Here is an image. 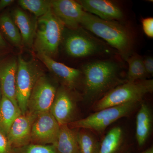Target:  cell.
I'll list each match as a JSON object with an SVG mask.
<instances>
[{
    "mask_svg": "<svg viewBox=\"0 0 153 153\" xmlns=\"http://www.w3.org/2000/svg\"><path fill=\"white\" fill-rule=\"evenodd\" d=\"M143 30L146 35L149 38L153 37V19L147 18L143 19L142 21Z\"/></svg>",
    "mask_w": 153,
    "mask_h": 153,
    "instance_id": "27",
    "label": "cell"
},
{
    "mask_svg": "<svg viewBox=\"0 0 153 153\" xmlns=\"http://www.w3.org/2000/svg\"><path fill=\"white\" fill-rule=\"evenodd\" d=\"M80 25L116 49L125 60L131 55V36L116 21H105L85 12Z\"/></svg>",
    "mask_w": 153,
    "mask_h": 153,
    "instance_id": "2",
    "label": "cell"
},
{
    "mask_svg": "<svg viewBox=\"0 0 153 153\" xmlns=\"http://www.w3.org/2000/svg\"><path fill=\"white\" fill-rule=\"evenodd\" d=\"M60 126L50 111L38 114L32 126L31 143L40 145L55 144Z\"/></svg>",
    "mask_w": 153,
    "mask_h": 153,
    "instance_id": "9",
    "label": "cell"
},
{
    "mask_svg": "<svg viewBox=\"0 0 153 153\" xmlns=\"http://www.w3.org/2000/svg\"><path fill=\"white\" fill-rule=\"evenodd\" d=\"M59 153H80L77 139V131L68 125L60 126L59 134L55 144Z\"/></svg>",
    "mask_w": 153,
    "mask_h": 153,
    "instance_id": "18",
    "label": "cell"
},
{
    "mask_svg": "<svg viewBox=\"0 0 153 153\" xmlns=\"http://www.w3.org/2000/svg\"><path fill=\"white\" fill-rule=\"evenodd\" d=\"M64 26L52 9L38 18L33 44L38 54H44L52 58L57 55Z\"/></svg>",
    "mask_w": 153,
    "mask_h": 153,
    "instance_id": "3",
    "label": "cell"
},
{
    "mask_svg": "<svg viewBox=\"0 0 153 153\" xmlns=\"http://www.w3.org/2000/svg\"><path fill=\"white\" fill-rule=\"evenodd\" d=\"M19 5L40 18L52 9V1L48 0H19Z\"/></svg>",
    "mask_w": 153,
    "mask_h": 153,
    "instance_id": "24",
    "label": "cell"
},
{
    "mask_svg": "<svg viewBox=\"0 0 153 153\" xmlns=\"http://www.w3.org/2000/svg\"><path fill=\"white\" fill-rule=\"evenodd\" d=\"M85 12L102 20L117 21L123 19V13L114 3L108 0H81L77 1Z\"/></svg>",
    "mask_w": 153,
    "mask_h": 153,
    "instance_id": "14",
    "label": "cell"
},
{
    "mask_svg": "<svg viewBox=\"0 0 153 153\" xmlns=\"http://www.w3.org/2000/svg\"><path fill=\"white\" fill-rule=\"evenodd\" d=\"M126 60L128 65L126 82H133L146 79L149 75L145 69L141 56L137 54H131Z\"/></svg>",
    "mask_w": 153,
    "mask_h": 153,
    "instance_id": "21",
    "label": "cell"
},
{
    "mask_svg": "<svg viewBox=\"0 0 153 153\" xmlns=\"http://www.w3.org/2000/svg\"><path fill=\"white\" fill-rule=\"evenodd\" d=\"M16 77L17 103L22 114L27 112L28 100L36 82L43 75L35 60L27 61L19 56Z\"/></svg>",
    "mask_w": 153,
    "mask_h": 153,
    "instance_id": "6",
    "label": "cell"
},
{
    "mask_svg": "<svg viewBox=\"0 0 153 153\" xmlns=\"http://www.w3.org/2000/svg\"><path fill=\"white\" fill-rule=\"evenodd\" d=\"M37 116L27 112L20 115L14 122L7 136L13 149L31 143L32 126Z\"/></svg>",
    "mask_w": 153,
    "mask_h": 153,
    "instance_id": "13",
    "label": "cell"
},
{
    "mask_svg": "<svg viewBox=\"0 0 153 153\" xmlns=\"http://www.w3.org/2000/svg\"><path fill=\"white\" fill-rule=\"evenodd\" d=\"M18 60L10 57L0 61V86L2 94L18 106L16 95Z\"/></svg>",
    "mask_w": 153,
    "mask_h": 153,
    "instance_id": "15",
    "label": "cell"
},
{
    "mask_svg": "<svg viewBox=\"0 0 153 153\" xmlns=\"http://www.w3.org/2000/svg\"><path fill=\"white\" fill-rule=\"evenodd\" d=\"M57 91L56 86L49 78L41 75L30 94L27 112L37 116L50 111Z\"/></svg>",
    "mask_w": 153,
    "mask_h": 153,
    "instance_id": "7",
    "label": "cell"
},
{
    "mask_svg": "<svg viewBox=\"0 0 153 153\" xmlns=\"http://www.w3.org/2000/svg\"><path fill=\"white\" fill-rule=\"evenodd\" d=\"M145 69L148 75H152L153 74V59L152 57H147L143 59Z\"/></svg>",
    "mask_w": 153,
    "mask_h": 153,
    "instance_id": "28",
    "label": "cell"
},
{
    "mask_svg": "<svg viewBox=\"0 0 153 153\" xmlns=\"http://www.w3.org/2000/svg\"><path fill=\"white\" fill-rule=\"evenodd\" d=\"M14 153H59L53 145L30 143L21 147L14 148Z\"/></svg>",
    "mask_w": 153,
    "mask_h": 153,
    "instance_id": "25",
    "label": "cell"
},
{
    "mask_svg": "<svg viewBox=\"0 0 153 153\" xmlns=\"http://www.w3.org/2000/svg\"><path fill=\"white\" fill-rule=\"evenodd\" d=\"M140 153H153V146H151L150 147L148 148L147 149L143 151Z\"/></svg>",
    "mask_w": 153,
    "mask_h": 153,
    "instance_id": "31",
    "label": "cell"
},
{
    "mask_svg": "<svg viewBox=\"0 0 153 153\" xmlns=\"http://www.w3.org/2000/svg\"><path fill=\"white\" fill-rule=\"evenodd\" d=\"M14 2L13 0H1L0 1V11L10 6Z\"/></svg>",
    "mask_w": 153,
    "mask_h": 153,
    "instance_id": "29",
    "label": "cell"
},
{
    "mask_svg": "<svg viewBox=\"0 0 153 153\" xmlns=\"http://www.w3.org/2000/svg\"><path fill=\"white\" fill-rule=\"evenodd\" d=\"M70 90L64 86L57 89L50 108V112L60 126L75 121L76 101Z\"/></svg>",
    "mask_w": 153,
    "mask_h": 153,
    "instance_id": "10",
    "label": "cell"
},
{
    "mask_svg": "<svg viewBox=\"0 0 153 153\" xmlns=\"http://www.w3.org/2000/svg\"><path fill=\"white\" fill-rule=\"evenodd\" d=\"M124 149V135L120 127L113 128L100 142L99 153H122Z\"/></svg>",
    "mask_w": 153,
    "mask_h": 153,
    "instance_id": "20",
    "label": "cell"
},
{
    "mask_svg": "<svg viewBox=\"0 0 153 153\" xmlns=\"http://www.w3.org/2000/svg\"><path fill=\"white\" fill-rule=\"evenodd\" d=\"M22 114L19 107L2 94L0 102V131L7 136L14 122Z\"/></svg>",
    "mask_w": 153,
    "mask_h": 153,
    "instance_id": "19",
    "label": "cell"
},
{
    "mask_svg": "<svg viewBox=\"0 0 153 153\" xmlns=\"http://www.w3.org/2000/svg\"><path fill=\"white\" fill-rule=\"evenodd\" d=\"M81 71L83 95L89 102L97 101L112 88L126 82L120 78L119 67L114 61L91 62L84 65Z\"/></svg>",
    "mask_w": 153,
    "mask_h": 153,
    "instance_id": "1",
    "label": "cell"
},
{
    "mask_svg": "<svg viewBox=\"0 0 153 153\" xmlns=\"http://www.w3.org/2000/svg\"><path fill=\"white\" fill-rule=\"evenodd\" d=\"M0 29L6 38L16 46L22 44L21 34L13 19L8 14L0 16Z\"/></svg>",
    "mask_w": 153,
    "mask_h": 153,
    "instance_id": "23",
    "label": "cell"
},
{
    "mask_svg": "<svg viewBox=\"0 0 153 153\" xmlns=\"http://www.w3.org/2000/svg\"><path fill=\"white\" fill-rule=\"evenodd\" d=\"M77 139L80 153H99L100 142L93 132L84 128L78 129Z\"/></svg>",
    "mask_w": 153,
    "mask_h": 153,
    "instance_id": "22",
    "label": "cell"
},
{
    "mask_svg": "<svg viewBox=\"0 0 153 153\" xmlns=\"http://www.w3.org/2000/svg\"><path fill=\"white\" fill-rule=\"evenodd\" d=\"M136 137L140 147L146 143L152 131L153 117L149 107L146 103L141 105L136 117Z\"/></svg>",
    "mask_w": 153,
    "mask_h": 153,
    "instance_id": "16",
    "label": "cell"
},
{
    "mask_svg": "<svg viewBox=\"0 0 153 153\" xmlns=\"http://www.w3.org/2000/svg\"><path fill=\"white\" fill-rule=\"evenodd\" d=\"M153 91V80L146 79L125 82L112 88L94 103V112L100 110L132 102H141L144 97Z\"/></svg>",
    "mask_w": 153,
    "mask_h": 153,
    "instance_id": "4",
    "label": "cell"
},
{
    "mask_svg": "<svg viewBox=\"0 0 153 153\" xmlns=\"http://www.w3.org/2000/svg\"><path fill=\"white\" fill-rule=\"evenodd\" d=\"M37 56L39 60L62 82L64 87L72 90L80 82H82V72L79 69L57 62L52 57L44 54H38Z\"/></svg>",
    "mask_w": 153,
    "mask_h": 153,
    "instance_id": "12",
    "label": "cell"
},
{
    "mask_svg": "<svg viewBox=\"0 0 153 153\" xmlns=\"http://www.w3.org/2000/svg\"><path fill=\"white\" fill-rule=\"evenodd\" d=\"M6 46V43L0 32V48H3Z\"/></svg>",
    "mask_w": 153,
    "mask_h": 153,
    "instance_id": "30",
    "label": "cell"
},
{
    "mask_svg": "<svg viewBox=\"0 0 153 153\" xmlns=\"http://www.w3.org/2000/svg\"><path fill=\"white\" fill-rule=\"evenodd\" d=\"M52 9L64 26L71 30L79 28L85 13L80 4L73 0L52 1Z\"/></svg>",
    "mask_w": 153,
    "mask_h": 153,
    "instance_id": "11",
    "label": "cell"
},
{
    "mask_svg": "<svg viewBox=\"0 0 153 153\" xmlns=\"http://www.w3.org/2000/svg\"><path fill=\"white\" fill-rule=\"evenodd\" d=\"M72 30L64 39L65 51L75 58L88 57L101 52V45L83 31Z\"/></svg>",
    "mask_w": 153,
    "mask_h": 153,
    "instance_id": "8",
    "label": "cell"
},
{
    "mask_svg": "<svg viewBox=\"0 0 153 153\" xmlns=\"http://www.w3.org/2000/svg\"><path fill=\"white\" fill-rule=\"evenodd\" d=\"M1 86H0V102H1Z\"/></svg>",
    "mask_w": 153,
    "mask_h": 153,
    "instance_id": "32",
    "label": "cell"
},
{
    "mask_svg": "<svg viewBox=\"0 0 153 153\" xmlns=\"http://www.w3.org/2000/svg\"><path fill=\"white\" fill-rule=\"evenodd\" d=\"M140 103L139 102H132L107 108L95 111L85 118L72 122L68 125L71 128L86 129L102 134L107 127L116 121L131 114Z\"/></svg>",
    "mask_w": 153,
    "mask_h": 153,
    "instance_id": "5",
    "label": "cell"
},
{
    "mask_svg": "<svg viewBox=\"0 0 153 153\" xmlns=\"http://www.w3.org/2000/svg\"><path fill=\"white\" fill-rule=\"evenodd\" d=\"M0 153H14L13 148L7 137L0 131Z\"/></svg>",
    "mask_w": 153,
    "mask_h": 153,
    "instance_id": "26",
    "label": "cell"
},
{
    "mask_svg": "<svg viewBox=\"0 0 153 153\" xmlns=\"http://www.w3.org/2000/svg\"><path fill=\"white\" fill-rule=\"evenodd\" d=\"M12 19L20 32L22 42L28 47H32L36 33V22H33L27 13L18 8L13 12Z\"/></svg>",
    "mask_w": 153,
    "mask_h": 153,
    "instance_id": "17",
    "label": "cell"
}]
</instances>
